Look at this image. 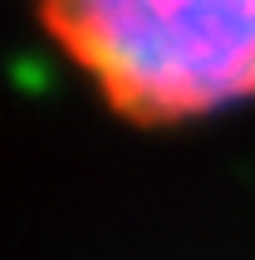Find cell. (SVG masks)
<instances>
[{
    "instance_id": "obj_1",
    "label": "cell",
    "mask_w": 255,
    "mask_h": 260,
    "mask_svg": "<svg viewBox=\"0 0 255 260\" xmlns=\"http://www.w3.org/2000/svg\"><path fill=\"white\" fill-rule=\"evenodd\" d=\"M49 40L142 128L255 103V0H40Z\"/></svg>"
}]
</instances>
